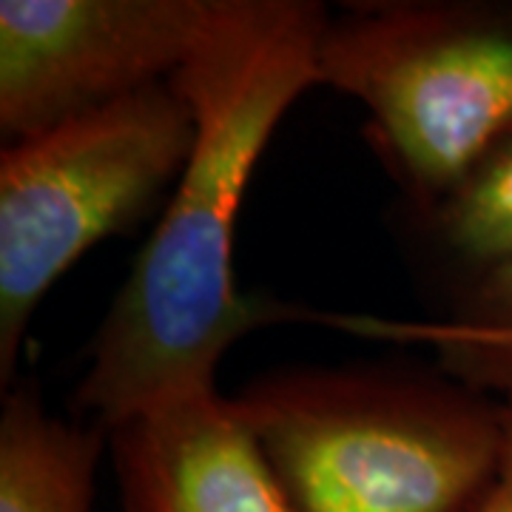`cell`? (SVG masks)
<instances>
[{
    "mask_svg": "<svg viewBox=\"0 0 512 512\" xmlns=\"http://www.w3.org/2000/svg\"><path fill=\"white\" fill-rule=\"evenodd\" d=\"M424 342L470 390L512 399V259L487 268L456 319L427 325Z\"/></svg>",
    "mask_w": 512,
    "mask_h": 512,
    "instance_id": "obj_8",
    "label": "cell"
},
{
    "mask_svg": "<svg viewBox=\"0 0 512 512\" xmlns=\"http://www.w3.org/2000/svg\"><path fill=\"white\" fill-rule=\"evenodd\" d=\"M501 407H504V439H501L498 470L476 512H512V399Z\"/></svg>",
    "mask_w": 512,
    "mask_h": 512,
    "instance_id": "obj_10",
    "label": "cell"
},
{
    "mask_svg": "<svg viewBox=\"0 0 512 512\" xmlns=\"http://www.w3.org/2000/svg\"><path fill=\"white\" fill-rule=\"evenodd\" d=\"M94 433L12 396L0 421V512H92Z\"/></svg>",
    "mask_w": 512,
    "mask_h": 512,
    "instance_id": "obj_7",
    "label": "cell"
},
{
    "mask_svg": "<svg viewBox=\"0 0 512 512\" xmlns=\"http://www.w3.org/2000/svg\"><path fill=\"white\" fill-rule=\"evenodd\" d=\"M220 0H3L0 128L15 140L174 77Z\"/></svg>",
    "mask_w": 512,
    "mask_h": 512,
    "instance_id": "obj_5",
    "label": "cell"
},
{
    "mask_svg": "<svg viewBox=\"0 0 512 512\" xmlns=\"http://www.w3.org/2000/svg\"><path fill=\"white\" fill-rule=\"evenodd\" d=\"M444 234L458 254L484 268L512 259V137L447 194Z\"/></svg>",
    "mask_w": 512,
    "mask_h": 512,
    "instance_id": "obj_9",
    "label": "cell"
},
{
    "mask_svg": "<svg viewBox=\"0 0 512 512\" xmlns=\"http://www.w3.org/2000/svg\"><path fill=\"white\" fill-rule=\"evenodd\" d=\"M194 120L171 83L128 94L0 160V379L9 382L37 305L100 239L143 217L180 177Z\"/></svg>",
    "mask_w": 512,
    "mask_h": 512,
    "instance_id": "obj_3",
    "label": "cell"
},
{
    "mask_svg": "<svg viewBox=\"0 0 512 512\" xmlns=\"http://www.w3.org/2000/svg\"><path fill=\"white\" fill-rule=\"evenodd\" d=\"M123 512H296L237 399L217 387L114 430Z\"/></svg>",
    "mask_w": 512,
    "mask_h": 512,
    "instance_id": "obj_6",
    "label": "cell"
},
{
    "mask_svg": "<svg viewBox=\"0 0 512 512\" xmlns=\"http://www.w3.org/2000/svg\"><path fill=\"white\" fill-rule=\"evenodd\" d=\"M316 80L356 97L413 183L450 194L512 137V29L430 6L328 26Z\"/></svg>",
    "mask_w": 512,
    "mask_h": 512,
    "instance_id": "obj_4",
    "label": "cell"
},
{
    "mask_svg": "<svg viewBox=\"0 0 512 512\" xmlns=\"http://www.w3.org/2000/svg\"><path fill=\"white\" fill-rule=\"evenodd\" d=\"M325 12L302 0H220L171 86L194 140L97 333L77 404L117 430L157 404L217 387L228 348L285 311L239 296L234 231L242 194L293 100L316 86Z\"/></svg>",
    "mask_w": 512,
    "mask_h": 512,
    "instance_id": "obj_1",
    "label": "cell"
},
{
    "mask_svg": "<svg viewBox=\"0 0 512 512\" xmlns=\"http://www.w3.org/2000/svg\"><path fill=\"white\" fill-rule=\"evenodd\" d=\"M296 512H476L504 407L365 373L276 376L237 396Z\"/></svg>",
    "mask_w": 512,
    "mask_h": 512,
    "instance_id": "obj_2",
    "label": "cell"
}]
</instances>
